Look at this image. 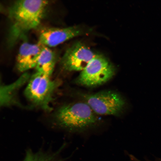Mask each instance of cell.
Returning a JSON list of instances; mask_svg holds the SVG:
<instances>
[{
  "label": "cell",
  "mask_w": 161,
  "mask_h": 161,
  "mask_svg": "<svg viewBox=\"0 0 161 161\" xmlns=\"http://www.w3.org/2000/svg\"><path fill=\"white\" fill-rule=\"evenodd\" d=\"M29 74L24 73L18 80L9 85L1 87V105L8 106L16 103L15 97L17 91L29 78Z\"/></svg>",
  "instance_id": "9c48e42d"
},
{
  "label": "cell",
  "mask_w": 161,
  "mask_h": 161,
  "mask_svg": "<svg viewBox=\"0 0 161 161\" xmlns=\"http://www.w3.org/2000/svg\"><path fill=\"white\" fill-rule=\"evenodd\" d=\"M84 98L93 112L100 115H119L123 110L126 104L120 94L111 91L85 95Z\"/></svg>",
  "instance_id": "5b68a950"
},
{
  "label": "cell",
  "mask_w": 161,
  "mask_h": 161,
  "mask_svg": "<svg viewBox=\"0 0 161 161\" xmlns=\"http://www.w3.org/2000/svg\"><path fill=\"white\" fill-rule=\"evenodd\" d=\"M43 46L38 43L32 44L27 42L21 45L17 57V66L21 72L35 67Z\"/></svg>",
  "instance_id": "ba28073f"
},
{
  "label": "cell",
  "mask_w": 161,
  "mask_h": 161,
  "mask_svg": "<svg viewBox=\"0 0 161 161\" xmlns=\"http://www.w3.org/2000/svg\"><path fill=\"white\" fill-rule=\"evenodd\" d=\"M58 124L72 132H81L95 126L99 120L86 102L70 103L61 107L56 116Z\"/></svg>",
  "instance_id": "7a4b0ae2"
},
{
  "label": "cell",
  "mask_w": 161,
  "mask_h": 161,
  "mask_svg": "<svg viewBox=\"0 0 161 161\" xmlns=\"http://www.w3.org/2000/svg\"><path fill=\"white\" fill-rule=\"evenodd\" d=\"M86 32L79 26L46 28L40 32L38 43L48 47H55L75 37L86 33Z\"/></svg>",
  "instance_id": "52a82bcc"
},
{
  "label": "cell",
  "mask_w": 161,
  "mask_h": 161,
  "mask_svg": "<svg viewBox=\"0 0 161 161\" xmlns=\"http://www.w3.org/2000/svg\"><path fill=\"white\" fill-rule=\"evenodd\" d=\"M115 73L114 67L106 57L96 54L81 71L76 81L83 86H95L108 81Z\"/></svg>",
  "instance_id": "277c9868"
},
{
  "label": "cell",
  "mask_w": 161,
  "mask_h": 161,
  "mask_svg": "<svg viewBox=\"0 0 161 161\" xmlns=\"http://www.w3.org/2000/svg\"><path fill=\"white\" fill-rule=\"evenodd\" d=\"M58 160L55 154L41 151L34 153L28 150L23 161H58Z\"/></svg>",
  "instance_id": "8fae6325"
},
{
  "label": "cell",
  "mask_w": 161,
  "mask_h": 161,
  "mask_svg": "<svg viewBox=\"0 0 161 161\" xmlns=\"http://www.w3.org/2000/svg\"><path fill=\"white\" fill-rule=\"evenodd\" d=\"M51 75L36 71L31 77L24 91L27 98L35 105L49 110L54 91L60 83L52 80Z\"/></svg>",
  "instance_id": "3957f363"
},
{
  "label": "cell",
  "mask_w": 161,
  "mask_h": 161,
  "mask_svg": "<svg viewBox=\"0 0 161 161\" xmlns=\"http://www.w3.org/2000/svg\"><path fill=\"white\" fill-rule=\"evenodd\" d=\"M56 62L55 55L49 47L43 46L35 67L36 71L51 75Z\"/></svg>",
  "instance_id": "30bf717a"
},
{
  "label": "cell",
  "mask_w": 161,
  "mask_h": 161,
  "mask_svg": "<svg viewBox=\"0 0 161 161\" xmlns=\"http://www.w3.org/2000/svg\"><path fill=\"white\" fill-rule=\"evenodd\" d=\"M96 55L86 45L77 42L66 50L61 59V64L66 70L81 71Z\"/></svg>",
  "instance_id": "8992f818"
},
{
  "label": "cell",
  "mask_w": 161,
  "mask_h": 161,
  "mask_svg": "<svg viewBox=\"0 0 161 161\" xmlns=\"http://www.w3.org/2000/svg\"><path fill=\"white\" fill-rule=\"evenodd\" d=\"M48 3L46 0H20L13 4L9 10L10 46H13L28 32L39 25Z\"/></svg>",
  "instance_id": "6da1fadb"
},
{
  "label": "cell",
  "mask_w": 161,
  "mask_h": 161,
  "mask_svg": "<svg viewBox=\"0 0 161 161\" xmlns=\"http://www.w3.org/2000/svg\"><path fill=\"white\" fill-rule=\"evenodd\" d=\"M129 157L131 161H141L137 159L132 155H130Z\"/></svg>",
  "instance_id": "7c38bea8"
}]
</instances>
